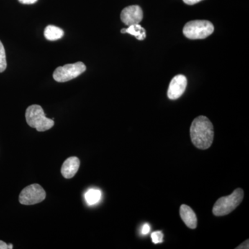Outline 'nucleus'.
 I'll return each mask as SVG.
<instances>
[{
	"instance_id": "20e7f679",
	"label": "nucleus",
	"mask_w": 249,
	"mask_h": 249,
	"mask_svg": "<svg viewBox=\"0 0 249 249\" xmlns=\"http://www.w3.org/2000/svg\"><path fill=\"white\" fill-rule=\"evenodd\" d=\"M214 26L208 20H193L186 23L183 35L191 40L205 39L213 33Z\"/></svg>"
},
{
	"instance_id": "f03ea898",
	"label": "nucleus",
	"mask_w": 249,
	"mask_h": 249,
	"mask_svg": "<svg viewBox=\"0 0 249 249\" xmlns=\"http://www.w3.org/2000/svg\"><path fill=\"white\" fill-rule=\"evenodd\" d=\"M25 117L28 124L38 132H45L54 125L53 119L46 117L45 111L38 105L29 106L26 111Z\"/></svg>"
},
{
	"instance_id": "f8f14e48",
	"label": "nucleus",
	"mask_w": 249,
	"mask_h": 249,
	"mask_svg": "<svg viewBox=\"0 0 249 249\" xmlns=\"http://www.w3.org/2000/svg\"><path fill=\"white\" fill-rule=\"evenodd\" d=\"M45 37L46 39L50 41L58 40L62 38L64 36V31L55 26L49 25L45 28Z\"/></svg>"
},
{
	"instance_id": "9b49d317",
	"label": "nucleus",
	"mask_w": 249,
	"mask_h": 249,
	"mask_svg": "<svg viewBox=\"0 0 249 249\" xmlns=\"http://www.w3.org/2000/svg\"><path fill=\"white\" fill-rule=\"evenodd\" d=\"M122 34H129L137 37V40H143L146 37V31L139 24L129 26L127 29H121Z\"/></svg>"
},
{
	"instance_id": "ddd939ff",
	"label": "nucleus",
	"mask_w": 249,
	"mask_h": 249,
	"mask_svg": "<svg viewBox=\"0 0 249 249\" xmlns=\"http://www.w3.org/2000/svg\"><path fill=\"white\" fill-rule=\"evenodd\" d=\"M102 193L100 190L91 188L85 193V199L89 206L98 204L101 199Z\"/></svg>"
},
{
	"instance_id": "423d86ee",
	"label": "nucleus",
	"mask_w": 249,
	"mask_h": 249,
	"mask_svg": "<svg viewBox=\"0 0 249 249\" xmlns=\"http://www.w3.org/2000/svg\"><path fill=\"white\" fill-rule=\"evenodd\" d=\"M46 192L40 185H29L22 190L19 194V201L23 205H34L38 204L45 200Z\"/></svg>"
},
{
	"instance_id": "39448f33",
	"label": "nucleus",
	"mask_w": 249,
	"mask_h": 249,
	"mask_svg": "<svg viewBox=\"0 0 249 249\" xmlns=\"http://www.w3.org/2000/svg\"><path fill=\"white\" fill-rule=\"evenodd\" d=\"M86 71V66L83 62H77L74 64H67L58 67L53 72V79L58 83H65L77 78Z\"/></svg>"
},
{
	"instance_id": "dca6fc26",
	"label": "nucleus",
	"mask_w": 249,
	"mask_h": 249,
	"mask_svg": "<svg viewBox=\"0 0 249 249\" xmlns=\"http://www.w3.org/2000/svg\"><path fill=\"white\" fill-rule=\"evenodd\" d=\"M150 231V227L148 224H144L142 227V235H147Z\"/></svg>"
},
{
	"instance_id": "a211bd4d",
	"label": "nucleus",
	"mask_w": 249,
	"mask_h": 249,
	"mask_svg": "<svg viewBox=\"0 0 249 249\" xmlns=\"http://www.w3.org/2000/svg\"><path fill=\"white\" fill-rule=\"evenodd\" d=\"M249 240L245 241L242 245L239 246L238 247H237V249H249Z\"/></svg>"
},
{
	"instance_id": "0eeeda50",
	"label": "nucleus",
	"mask_w": 249,
	"mask_h": 249,
	"mask_svg": "<svg viewBox=\"0 0 249 249\" xmlns=\"http://www.w3.org/2000/svg\"><path fill=\"white\" fill-rule=\"evenodd\" d=\"M143 14L142 8L137 5H132L124 8L121 14V19L127 26L139 24L142 22Z\"/></svg>"
},
{
	"instance_id": "aec40b11",
	"label": "nucleus",
	"mask_w": 249,
	"mask_h": 249,
	"mask_svg": "<svg viewBox=\"0 0 249 249\" xmlns=\"http://www.w3.org/2000/svg\"><path fill=\"white\" fill-rule=\"evenodd\" d=\"M183 1L185 4L188 5H194L196 4V3H199V1H202V0H183Z\"/></svg>"
},
{
	"instance_id": "4468645a",
	"label": "nucleus",
	"mask_w": 249,
	"mask_h": 249,
	"mask_svg": "<svg viewBox=\"0 0 249 249\" xmlns=\"http://www.w3.org/2000/svg\"><path fill=\"white\" fill-rule=\"evenodd\" d=\"M7 67V62H6V52L4 45L0 41V73L4 71Z\"/></svg>"
},
{
	"instance_id": "7ed1b4c3",
	"label": "nucleus",
	"mask_w": 249,
	"mask_h": 249,
	"mask_svg": "<svg viewBox=\"0 0 249 249\" xmlns=\"http://www.w3.org/2000/svg\"><path fill=\"white\" fill-rule=\"evenodd\" d=\"M244 191L242 188L235 190L231 195L219 198L213 208V213L217 217L227 215L242 203Z\"/></svg>"
},
{
	"instance_id": "1a4fd4ad",
	"label": "nucleus",
	"mask_w": 249,
	"mask_h": 249,
	"mask_svg": "<svg viewBox=\"0 0 249 249\" xmlns=\"http://www.w3.org/2000/svg\"><path fill=\"white\" fill-rule=\"evenodd\" d=\"M80 167L79 159L71 157L67 159L62 165V176L66 178H71L75 176Z\"/></svg>"
},
{
	"instance_id": "f257e3e1",
	"label": "nucleus",
	"mask_w": 249,
	"mask_h": 249,
	"mask_svg": "<svg viewBox=\"0 0 249 249\" xmlns=\"http://www.w3.org/2000/svg\"><path fill=\"white\" fill-rule=\"evenodd\" d=\"M190 132L192 142L196 148L206 150L213 142V125L206 116H198L195 119L192 123Z\"/></svg>"
},
{
	"instance_id": "9d476101",
	"label": "nucleus",
	"mask_w": 249,
	"mask_h": 249,
	"mask_svg": "<svg viewBox=\"0 0 249 249\" xmlns=\"http://www.w3.org/2000/svg\"><path fill=\"white\" fill-rule=\"evenodd\" d=\"M180 216L187 227L196 229L197 227V218L193 210L186 204L181 205L179 211Z\"/></svg>"
},
{
	"instance_id": "f3484780",
	"label": "nucleus",
	"mask_w": 249,
	"mask_h": 249,
	"mask_svg": "<svg viewBox=\"0 0 249 249\" xmlns=\"http://www.w3.org/2000/svg\"><path fill=\"white\" fill-rule=\"evenodd\" d=\"M14 248L13 245H7L3 241L0 240V249H11Z\"/></svg>"
},
{
	"instance_id": "2eb2a0df",
	"label": "nucleus",
	"mask_w": 249,
	"mask_h": 249,
	"mask_svg": "<svg viewBox=\"0 0 249 249\" xmlns=\"http://www.w3.org/2000/svg\"><path fill=\"white\" fill-rule=\"evenodd\" d=\"M151 237L152 242L154 244L161 243L163 242V235L162 232L156 231L152 232Z\"/></svg>"
},
{
	"instance_id": "6e6552de",
	"label": "nucleus",
	"mask_w": 249,
	"mask_h": 249,
	"mask_svg": "<svg viewBox=\"0 0 249 249\" xmlns=\"http://www.w3.org/2000/svg\"><path fill=\"white\" fill-rule=\"evenodd\" d=\"M187 87V79L183 75L174 77L170 82L168 90V97L170 100H176L181 97Z\"/></svg>"
},
{
	"instance_id": "6ab92c4d",
	"label": "nucleus",
	"mask_w": 249,
	"mask_h": 249,
	"mask_svg": "<svg viewBox=\"0 0 249 249\" xmlns=\"http://www.w3.org/2000/svg\"><path fill=\"white\" fill-rule=\"evenodd\" d=\"M18 1L23 4H35L37 0H18Z\"/></svg>"
}]
</instances>
